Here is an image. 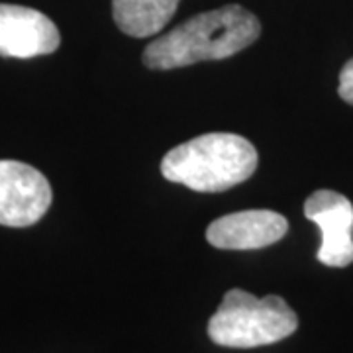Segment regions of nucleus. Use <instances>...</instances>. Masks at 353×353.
I'll return each mask as SVG.
<instances>
[{
    "mask_svg": "<svg viewBox=\"0 0 353 353\" xmlns=\"http://www.w3.org/2000/svg\"><path fill=\"white\" fill-rule=\"evenodd\" d=\"M51 199L50 181L36 167L0 159V226L36 224L50 210Z\"/></svg>",
    "mask_w": 353,
    "mask_h": 353,
    "instance_id": "obj_4",
    "label": "nucleus"
},
{
    "mask_svg": "<svg viewBox=\"0 0 353 353\" xmlns=\"http://www.w3.org/2000/svg\"><path fill=\"white\" fill-rule=\"evenodd\" d=\"M181 0H112L116 26L132 38H150L163 30Z\"/></svg>",
    "mask_w": 353,
    "mask_h": 353,
    "instance_id": "obj_8",
    "label": "nucleus"
},
{
    "mask_svg": "<svg viewBox=\"0 0 353 353\" xmlns=\"http://www.w3.org/2000/svg\"><path fill=\"white\" fill-rule=\"evenodd\" d=\"M261 34V24L240 4H228L210 12L196 14L165 36L153 39L143 51V63L155 71L226 59Z\"/></svg>",
    "mask_w": 353,
    "mask_h": 353,
    "instance_id": "obj_1",
    "label": "nucleus"
},
{
    "mask_svg": "<svg viewBox=\"0 0 353 353\" xmlns=\"http://www.w3.org/2000/svg\"><path fill=\"white\" fill-rule=\"evenodd\" d=\"M289 232L287 218L273 210H243L214 220L206 240L218 250H261L277 243Z\"/></svg>",
    "mask_w": 353,
    "mask_h": 353,
    "instance_id": "obj_7",
    "label": "nucleus"
},
{
    "mask_svg": "<svg viewBox=\"0 0 353 353\" xmlns=\"http://www.w3.org/2000/svg\"><path fill=\"white\" fill-rule=\"evenodd\" d=\"M299 316L277 294L257 299L241 289L228 290L208 322L210 340L222 347L250 350L289 338Z\"/></svg>",
    "mask_w": 353,
    "mask_h": 353,
    "instance_id": "obj_3",
    "label": "nucleus"
},
{
    "mask_svg": "<svg viewBox=\"0 0 353 353\" xmlns=\"http://www.w3.org/2000/svg\"><path fill=\"white\" fill-rule=\"evenodd\" d=\"M59 43V30L46 14L18 4H0V57L50 55Z\"/></svg>",
    "mask_w": 353,
    "mask_h": 353,
    "instance_id": "obj_6",
    "label": "nucleus"
},
{
    "mask_svg": "<svg viewBox=\"0 0 353 353\" xmlns=\"http://www.w3.org/2000/svg\"><path fill=\"white\" fill-rule=\"evenodd\" d=\"M338 94H340L341 101H345L353 106V59H350L341 69Z\"/></svg>",
    "mask_w": 353,
    "mask_h": 353,
    "instance_id": "obj_9",
    "label": "nucleus"
},
{
    "mask_svg": "<svg viewBox=\"0 0 353 353\" xmlns=\"http://www.w3.org/2000/svg\"><path fill=\"white\" fill-rule=\"evenodd\" d=\"M304 216L322 232L318 261L328 267L353 263V204L336 190H316L304 202Z\"/></svg>",
    "mask_w": 353,
    "mask_h": 353,
    "instance_id": "obj_5",
    "label": "nucleus"
},
{
    "mask_svg": "<svg viewBox=\"0 0 353 353\" xmlns=\"http://www.w3.org/2000/svg\"><path fill=\"white\" fill-rule=\"evenodd\" d=\"M257 150L238 134L214 132L173 148L161 161V173L196 192H222L248 181L257 169Z\"/></svg>",
    "mask_w": 353,
    "mask_h": 353,
    "instance_id": "obj_2",
    "label": "nucleus"
}]
</instances>
